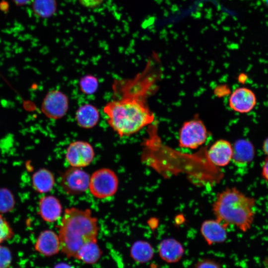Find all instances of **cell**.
Returning <instances> with one entry per match:
<instances>
[{"instance_id": "1", "label": "cell", "mask_w": 268, "mask_h": 268, "mask_svg": "<svg viewBox=\"0 0 268 268\" xmlns=\"http://www.w3.org/2000/svg\"><path fill=\"white\" fill-rule=\"evenodd\" d=\"M161 73L160 66L149 62L134 78L116 80L114 83V91L120 96L108 102L103 111L108 124L120 137L133 135L154 122V115L146 99Z\"/></svg>"}, {"instance_id": "2", "label": "cell", "mask_w": 268, "mask_h": 268, "mask_svg": "<svg viewBox=\"0 0 268 268\" xmlns=\"http://www.w3.org/2000/svg\"><path fill=\"white\" fill-rule=\"evenodd\" d=\"M99 230L97 219L91 209H65L59 230L61 251L67 257L75 258L84 243L97 239Z\"/></svg>"}, {"instance_id": "3", "label": "cell", "mask_w": 268, "mask_h": 268, "mask_svg": "<svg viewBox=\"0 0 268 268\" xmlns=\"http://www.w3.org/2000/svg\"><path fill=\"white\" fill-rule=\"evenodd\" d=\"M256 199L235 187L226 188L216 196L212 204L215 219L228 226H235L246 232L252 227L256 211Z\"/></svg>"}, {"instance_id": "4", "label": "cell", "mask_w": 268, "mask_h": 268, "mask_svg": "<svg viewBox=\"0 0 268 268\" xmlns=\"http://www.w3.org/2000/svg\"><path fill=\"white\" fill-rule=\"evenodd\" d=\"M118 187V177L109 168L98 169L90 176L89 190L96 199H105L113 196L117 193Z\"/></svg>"}, {"instance_id": "5", "label": "cell", "mask_w": 268, "mask_h": 268, "mask_svg": "<svg viewBox=\"0 0 268 268\" xmlns=\"http://www.w3.org/2000/svg\"><path fill=\"white\" fill-rule=\"evenodd\" d=\"M208 132L201 120L193 119L185 122L179 133V145L181 148L195 149L206 140Z\"/></svg>"}, {"instance_id": "6", "label": "cell", "mask_w": 268, "mask_h": 268, "mask_svg": "<svg viewBox=\"0 0 268 268\" xmlns=\"http://www.w3.org/2000/svg\"><path fill=\"white\" fill-rule=\"evenodd\" d=\"M90 178L89 174L81 168L71 167L62 174L61 186L68 195H79L89 189Z\"/></svg>"}, {"instance_id": "7", "label": "cell", "mask_w": 268, "mask_h": 268, "mask_svg": "<svg viewBox=\"0 0 268 268\" xmlns=\"http://www.w3.org/2000/svg\"><path fill=\"white\" fill-rule=\"evenodd\" d=\"M95 156L94 150L88 142L76 140L71 142L66 151V159L71 167L82 168L88 166Z\"/></svg>"}, {"instance_id": "8", "label": "cell", "mask_w": 268, "mask_h": 268, "mask_svg": "<svg viewBox=\"0 0 268 268\" xmlns=\"http://www.w3.org/2000/svg\"><path fill=\"white\" fill-rule=\"evenodd\" d=\"M67 96L60 90H52L44 98L42 110L48 118L57 120L63 118L68 109Z\"/></svg>"}, {"instance_id": "9", "label": "cell", "mask_w": 268, "mask_h": 268, "mask_svg": "<svg viewBox=\"0 0 268 268\" xmlns=\"http://www.w3.org/2000/svg\"><path fill=\"white\" fill-rule=\"evenodd\" d=\"M228 103L233 111L240 113H247L255 107L257 98L252 90L241 87L233 91L229 98Z\"/></svg>"}, {"instance_id": "10", "label": "cell", "mask_w": 268, "mask_h": 268, "mask_svg": "<svg viewBox=\"0 0 268 268\" xmlns=\"http://www.w3.org/2000/svg\"><path fill=\"white\" fill-rule=\"evenodd\" d=\"M228 227L216 219H208L202 223L200 231L207 245L211 246L225 241Z\"/></svg>"}, {"instance_id": "11", "label": "cell", "mask_w": 268, "mask_h": 268, "mask_svg": "<svg viewBox=\"0 0 268 268\" xmlns=\"http://www.w3.org/2000/svg\"><path fill=\"white\" fill-rule=\"evenodd\" d=\"M232 145L227 140L220 139L214 142L207 151L210 161L218 167H224L232 161Z\"/></svg>"}, {"instance_id": "12", "label": "cell", "mask_w": 268, "mask_h": 268, "mask_svg": "<svg viewBox=\"0 0 268 268\" xmlns=\"http://www.w3.org/2000/svg\"><path fill=\"white\" fill-rule=\"evenodd\" d=\"M34 249L36 252L45 257L57 254L61 250L59 235L51 230L42 231L37 238Z\"/></svg>"}, {"instance_id": "13", "label": "cell", "mask_w": 268, "mask_h": 268, "mask_svg": "<svg viewBox=\"0 0 268 268\" xmlns=\"http://www.w3.org/2000/svg\"><path fill=\"white\" fill-rule=\"evenodd\" d=\"M158 253L160 259L168 264L179 262L184 256L185 249L179 241L172 238L163 239L158 246Z\"/></svg>"}, {"instance_id": "14", "label": "cell", "mask_w": 268, "mask_h": 268, "mask_svg": "<svg viewBox=\"0 0 268 268\" xmlns=\"http://www.w3.org/2000/svg\"><path fill=\"white\" fill-rule=\"evenodd\" d=\"M63 211L59 200L53 196H46L39 202L38 211L40 217L46 222L53 223L59 219Z\"/></svg>"}, {"instance_id": "15", "label": "cell", "mask_w": 268, "mask_h": 268, "mask_svg": "<svg viewBox=\"0 0 268 268\" xmlns=\"http://www.w3.org/2000/svg\"><path fill=\"white\" fill-rule=\"evenodd\" d=\"M233 147L232 161L238 167L248 165L254 158L255 147L246 139H239L235 141Z\"/></svg>"}, {"instance_id": "16", "label": "cell", "mask_w": 268, "mask_h": 268, "mask_svg": "<svg viewBox=\"0 0 268 268\" xmlns=\"http://www.w3.org/2000/svg\"><path fill=\"white\" fill-rule=\"evenodd\" d=\"M99 112L97 108L90 104H85L80 106L75 113V120L81 128L91 129L99 122Z\"/></svg>"}, {"instance_id": "17", "label": "cell", "mask_w": 268, "mask_h": 268, "mask_svg": "<svg viewBox=\"0 0 268 268\" xmlns=\"http://www.w3.org/2000/svg\"><path fill=\"white\" fill-rule=\"evenodd\" d=\"M55 183L54 174L49 170L42 168L35 172L32 177V184L34 190L40 193L51 191Z\"/></svg>"}, {"instance_id": "18", "label": "cell", "mask_w": 268, "mask_h": 268, "mask_svg": "<svg viewBox=\"0 0 268 268\" xmlns=\"http://www.w3.org/2000/svg\"><path fill=\"white\" fill-rule=\"evenodd\" d=\"M101 254V250L95 239L84 243L78 251L75 258L86 264H93L98 261Z\"/></svg>"}, {"instance_id": "19", "label": "cell", "mask_w": 268, "mask_h": 268, "mask_svg": "<svg viewBox=\"0 0 268 268\" xmlns=\"http://www.w3.org/2000/svg\"><path fill=\"white\" fill-rule=\"evenodd\" d=\"M154 250L148 242L139 240L134 242L131 249V256L136 262L141 264L149 262L153 257Z\"/></svg>"}, {"instance_id": "20", "label": "cell", "mask_w": 268, "mask_h": 268, "mask_svg": "<svg viewBox=\"0 0 268 268\" xmlns=\"http://www.w3.org/2000/svg\"><path fill=\"white\" fill-rule=\"evenodd\" d=\"M32 8L37 16L47 18L53 15L56 11V0H33Z\"/></svg>"}, {"instance_id": "21", "label": "cell", "mask_w": 268, "mask_h": 268, "mask_svg": "<svg viewBox=\"0 0 268 268\" xmlns=\"http://www.w3.org/2000/svg\"><path fill=\"white\" fill-rule=\"evenodd\" d=\"M80 90L85 94L94 93L98 87L97 78L92 75H86L82 77L79 81Z\"/></svg>"}, {"instance_id": "22", "label": "cell", "mask_w": 268, "mask_h": 268, "mask_svg": "<svg viewBox=\"0 0 268 268\" xmlns=\"http://www.w3.org/2000/svg\"><path fill=\"white\" fill-rule=\"evenodd\" d=\"M15 200L12 193L6 188L0 189V212L11 211L15 205Z\"/></svg>"}, {"instance_id": "23", "label": "cell", "mask_w": 268, "mask_h": 268, "mask_svg": "<svg viewBox=\"0 0 268 268\" xmlns=\"http://www.w3.org/2000/svg\"><path fill=\"white\" fill-rule=\"evenodd\" d=\"M13 235V231L9 223L0 214V244L11 239Z\"/></svg>"}, {"instance_id": "24", "label": "cell", "mask_w": 268, "mask_h": 268, "mask_svg": "<svg viewBox=\"0 0 268 268\" xmlns=\"http://www.w3.org/2000/svg\"><path fill=\"white\" fill-rule=\"evenodd\" d=\"M12 261L10 250L5 246L0 244V268H8Z\"/></svg>"}, {"instance_id": "25", "label": "cell", "mask_w": 268, "mask_h": 268, "mask_svg": "<svg viewBox=\"0 0 268 268\" xmlns=\"http://www.w3.org/2000/svg\"><path fill=\"white\" fill-rule=\"evenodd\" d=\"M194 268H222L221 265L216 260L210 258H202L195 265Z\"/></svg>"}, {"instance_id": "26", "label": "cell", "mask_w": 268, "mask_h": 268, "mask_svg": "<svg viewBox=\"0 0 268 268\" xmlns=\"http://www.w3.org/2000/svg\"><path fill=\"white\" fill-rule=\"evenodd\" d=\"M105 0H79L80 3L88 8H93L101 5Z\"/></svg>"}, {"instance_id": "27", "label": "cell", "mask_w": 268, "mask_h": 268, "mask_svg": "<svg viewBox=\"0 0 268 268\" xmlns=\"http://www.w3.org/2000/svg\"><path fill=\"white\" fill-rule=\"evenodd\" d=\"M262 176L268 182V156L265 159L262 168Z\"/></svg>"}, {"instance_id": "28", "label": "cell", "mask_w": 268, "mask_h": 268, "mask_svg": "<svg viewBox=\"0 0 268 268\" xmlns=\"http://www.w3.org/2000/svg\"><path fill=\"white\" fill-rule=\"evenodd\" d=\"M54 268H74V267L66 263L61 262L57 264Z\"/></svg>"}, {"instance_id": "29", "label": "cell", "mask_w": 268, "mask_h": 268, "mask_svg": "<svg viewBox=\"0 0 268 268\" xmlns=\"http://www.w3.org/2000/svg\"><path fill=\"white\" fill-rule=\"evenodd\" d=\"M263 150L264 153L268 156V137L266 138L263 142Z\"/></svg>"}, {"instance_id": "30", "label": "cell", "mask_w": 268, "mask_h": 268, "mask_svg": "<svg viewBox=\"0 0 268 268\" xmlns=\"http://www.w3.org/2000/svg\"><path fill=\"white\" fill-rule=\"evenodd\" d=\"M18 5H23L27 4L31 0H12Z\"/></svg>"}, {"instance_id": "31", "label": "cell", "mask_w": 268, "mask_h": 268, "mask_svg": "<svg viewBox=\"0 0 268 268\" xmlns=\"http://www.w3.org/2000/svg\"><path fill=\"white\" fill-rule=\"evenodd\" d=\"M263 3L267 7H268V0H261Z\"/></svg>"}, {"instance_id": "32", "label": "cell", "mask_w": 268, "mask_h": 268, "mask_svg": "<svg viewBox=\"0 0 268 268\" xmlns=\"http://www.w3.org/2000/svg\"></svg>"}]
</instances>
